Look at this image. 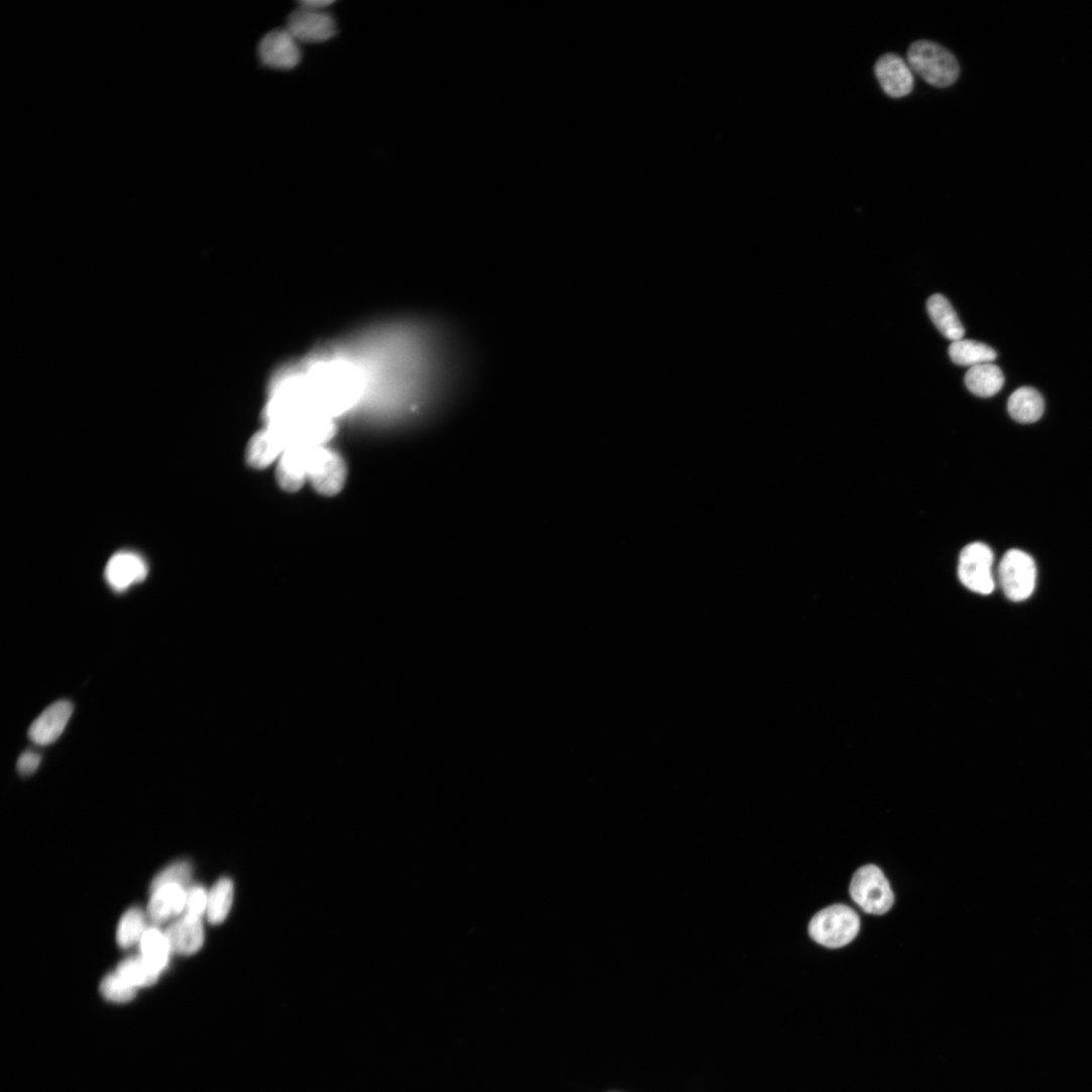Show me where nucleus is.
<instances>
[{
    "label": "nucleus",
    "instance_id": "b1692460",
    "mask_svg": "<svg viewBox=\"0 0 1092 1092\" xmlns=\"http://www.w3.org/2000/svg\"><path fill=\"white\" fill-rule=\"evenodd\" d=\"M192 875L193 867L188 861L173 863L155 876L150 885V892L152 893L167 885L186 887L191 881Z\"/></svg>",
    "mask_w": 1092,
    "mask_h": 1092
},
{
    "label": "nucleus",
    "instance_id": "ddd939ff",
    "mask_svg": "<svg viewBox=\"0 0 1092 1092\" xmlns=\"http://www.w3.org/2000/svg\"><path fill=\"white\" fill-rule=\"evenodd\" d=\"M147 914L152 922L162 923L186 911L188 890L167 885L151 893Z\"/></svg>",
    "mask_w": 1092,
    "mask_h": 1092
},
{
    "label": "nucleus",
    "instance_id": "a211bd4d",
    "mask_svg": "<svg viewBox=\"0 0 1092 1092\" xmlns=\"http://www.w3.org/2000/svg\"><path fill=\"white\" fill-rule=\"evenodd\" d=\"M965 385L974 395L989 398L1002 389L1004 376L997 365L984 363L969 368L965 375Z\"/></svg>",
    "mask_w": 1092,
    "mask_h": 1092
},
{
    "label": "nucleus",
    "instance_id": "393cba45",
    "mask_svg": "<svg viewBox=\"0 0 1092 1092\" xmlns=\"http://www.w3.org/2000/svg\"><path fill=\"white\" fill-rule=\"evenodd\" d=\"M101 992L110 1001L127 1002L135 997L137 990L115 972L104 978L101 983Z\"/></svg>",
    "mask_w": 1092,
    "mask_h": 1092
},
{
    "label": "nucleus",
    "instance_id": "f3484780",
    "mask_svg": "<svg viewBox=\"0 0 1092 1092\" xmlns=\"http://www.w3.org/2000/svg\"><path fill=\"white\" fill-rule=\"evenodd\" d=\"M1044 400L1041 394L1029 387L1017 389L1008 399L1007 410L1010 417L1019 423L1036 422L1044 413Z\"/></svg>",
    "mask_w": 1092,
    "mask_h": 1092
},
{
    "label": "nucleus",
    "instance_id": "20e7f679",
    "mask_svg": "<svg viewBox=\"0 0 1092 1092\" xmlns=\"http://www.w3.org/2000/svg\"><path fill=\"white\" fill-rule=\"evenodd\" d=\"M993 563L994 555L988 545L982 542L968 544L959 557L958 577L961 583L972 592L990 595L995 589Z\"/></svg>",
    "mask_w": 1092,
    "mask_h": 1092
},
{
    "label": "nucleus",
    "instance_id": "aec40b11",
    "mask_svg": "<svg viewBox=\"0 0 1092 1092\" xmlns=\"http://www.w3.org/2000/svg\"><path fill=\"white\" fill-rule=\"evenodd\" d=\"M141 956L156 970L162 972L169 965L172 947L166 933L148 927L140 941Z\"/></svg>",
    "mask_w": 1092,
    "mask_h": 1092
},
{
    "label": "nucleus",
    "instance_id": "f8f14e48",
    "mask_svg": "<svg viewBox=\"0 0 1092 1092\" xmlns=\"http://www.w3.org/2000/svg\"><path fill=\"white\" fill-rule=\"evenodd\" d=\"M166 935L172 951L180 955H194L202 949L205 943V929L202 918L187 914L173 922L166 931Z\"/></svg>",
    "mask_w": 1092,
    "mask_h": 1092
},
{
    "label": "nucleus",
    "instance_id": "9b49d317",
    "mask_svg": "<svg viewBox=\"0 0 1092 1092\" xmlns=\"http://www.w3.org/2000/svg\"><path fill=\"white\" fill-rule=\"evenodd\" d=\"M74 714V705L62 700L45 709L33 723L29 731L31 741L40 746L56 743L66 731Z\"/></svg>",
    "mask_w": 1092,
    "mask_h": 1092
},
{
    "label": "nucleus",
    "instance_id": "4468645a",
    "mask_svg": "<svg viewBox=\"0 0 1092 1092\" xmlns=\"http://www.w3.org/2000/svg\"><path fill=\"white\" fill-rule=\"evenodd\" d=\"M277 479L282 488L287 492H298L308 480L307 472V447H291L281 456Z\"/></svg>",
    "mask_w": 1092,
    "mask_h": 1092
},
{
    "label": "nucleus",
    "instance_id": "2eb2a0df",
    "mask_svg": "<svg viewBox=\"0 0 1092 1092\" xmlns=\"http://www.w3.org/2000/svg\"><path fill=\"white\" fill-rule=\"evenodd\" d=\"M286 447L281 439L268 428L255 434L246 448V461L256 469H263L280 459Z\"/></svg>",
    "mask_w": 1092,
    "mask_h": 1092
},
{
    "label": "nucleus",
    "instance_id": "f03ea898",
    "mask_svg": "<svg viewBox=\"0 0 1092 1092\" xmlns=\"http://www.w3.org/2000/svg\"><path fill=\"white\" fill-rule=\"evenodd\" d=\"M808 930L816 943L828 948H841L857 937L860 917L847 905H832L812 917Z\"/></svg>",
    "mask_w": 1092,
    "mask_h": 1092
},
{
    "label": "nucleus",
    "instance_id": "39448f33",
    "mask_svg": "<svg viewBox=\"0 0 1092 1092\" xmlns=\"http://www.w3.org/2000/svg\"><path fill=\"white\" fill-rule=\"evenodd\" d=\"M998 581L1009 600L1020 603L1028 599L1036 583L1033 559L1019 550L1008 551L998 566Z\"/></svg>",
    "mask_w": 1092,
    "mask_h": 1092
},
{
    "label": "nucleus",
    "instance_id": "f257e3e1",
    "mask_svg": "<svg viewBox=\"0 0 1092 1092\" xmlns=\"http://www.w3.org/2000/svg\"><path fill=\"white\" fill-rule=\"evenodd\" d=\"M907 64L912 72L929 85L945 89L953 86L960 75L955 57L946 48L932 41H917L907 52Z\"/></svg>",
    "mask_w": 1092,
    "mask_h": 1092
},
{
    "label": "nucleus",
    "instance_id": "423d86ee",
    "mask_svg": "<svg viewBox=\"0 0 1092 1092\" xmlns=\"http://www.w3.org/2000/svg\"><path fill=\"white\" fill-rule=\"evenodd\" d=\"M347 478V467L341 455L325 446L308 450V480L319 494L332 497L341 492Z\"/></svg>",
    "mask_w": 1092,
    "mask_h": 1092
},
{
    "label": "nucleus",
    "instance_id": "6e6552de",
    "mask_svg": "<svg viewBox=\"0 0 1092 1092\" xmlns=\"http://www.w3.org/2000/svg\"><path fill=\"white\" fill-rule=\"evenodd\" d=\"M258 56L263 66L277 71L294 70L302 61L300 43L287 29L267 33L259 43Z\"/></svg>",
    "mask_w": 1092,
    "mask_h": 1092
},
{
    "label": "nucleus",
    "instance_id": "cd10ccee",
    "mask_svg": "<svg viewBox=\"0 0 1092 1092\" xmlns=\"http://www.w3.org/2000/svg\"><path fill=\"white\" fill-rule=\"evenodd\" d=\"M333 4L334 2H331V0H304V2L299 3V6L317 11H325Z\"/></svg>",
    "mask_w": 1092,
    "mask_h": 1092
},
{
    "label": "nucleus",
    "instance_id": "0eeeda50",
    "mask_svg": "<svg viewBox=\"0 0 1092 1092\" xmlns=\"http://www.w3.org/2000/svg\"><path fill=\"white\" fill-rule=\"evenodd\" d=\"M299 43L317 44L332 39L336 33V23L325 11L299 7L288 18L286 28Z\"/></svg>",
    "mask_w": 1092,
    "mask_h": 1092
},
{
    "label": "nucleus",
    "instance_id": "6ab92c4d",
    "mask_svg": "<svg viewBox=\"0 0 1092 1092\" xmlns=\"http://www.w3.org/2000/svg\"><path fill=\"white\" fill-rule=\"evenodd\" d=\"M949 355L955 364L969 367L992 363L997 356L992 347L970 339L952 342L949 347Z\"/></svg>",
    "mask_w": 1092,
    "mask_h": 1092
},
{
    "label": "nucleus",
    "instance_id": "9d476101",
    "mask_svg": "<svg viewBox=\"0 0 1092 1092\" xmlns=\"http://www.w3.org/2000/svg\"><path fill=\"white\" fill-rule=\"evenodd\" d=\"M148 575V565L138 554L123 551L115 554L106 567V580L117 592H124L142 583Z\"/></svg>",
    "mask_w": 1092,
    "mask_h": 1092
},
{
    "label": "nucleus",
    "instance_id": "bb28decb",
    "mask_svg": "<svg viewBox=\"0 0 1092 1092\" xmlns=\"http://www.w3.org/2000/svg\"><path fill=\"white\" fill-rule=\"evenodd\" d=\"M41 760L42 757L40 754L34 751H27L20 756L17 769L22 776H31L38 770Z\"/></svg>",
    "mask_w": 1092,
    "mask_h": 1092
},
{
    "label": "nucleus",
    "instance_id": "a878e982",
    "mask_svg": "<svg viewBox=\"0 0 1092 1092\" xmlns=\"http://www.w3.org/2000/svg\"><path fill=\"white\" fill-rule=\"evenodd\" d=\"M209 892L203 886H194L188 890L185 914L202 918L208 909Z\"/></svg>",
    "mask_w": 1092,
    "mask_h": 1092
},
{
    "label": "nucleus",
    "instance_id": "1a4fd4ad",
    "mask_svg": "<svg viewBox=\"0 0 1092 1092\" xmlns=\"http://www.w3.org/2000/svg\"><path fill=\"white\" fill-rule=\"evenodd\" d=\"M875 75L882 90L890 98H904L913 90L912 71L899 56L889 53L880 58L875 66Z\"/></svg>",
    "mask_w": 1092,
    "mask_h": 1092
},
{
    "label": "nucleus",
    "instance_id": "dca6fc26",
    "mask_svg": "<svg viewBox=\"0 0 1092 1092\" xmlns=\"http://www.w3.org/2000/svg\"><path fill=\"white\" fill-rule=\"evenodd\" d=\"M927 312L938 330L955 342L963 339L965 329L951 303L942 295H933L926 303Z\"/></svg>",
    "mask_w": 1092,
    "mask_h": 1092
},
{
    "label": "nucleus",
    "instance_id": "7ed1b4c3",
    "mask_svg": "<svg viewBox=\"0 0 1092 1092\" xmlns=\"http://www.w3.org/2000/svg\"><path fill=\"white\" fill-rule=\"evenodd\" d=\"M850 894L853 900L870 914H884L894 903V894L888 880L881 869L874 865L864 866L854 874Z\"/></svg>",
    "mask_w": 1092,
    "mask_h": 1092
},
{
    "label": "nucleus",
    "instance_id": "4be33fe9",
    "mask_svg": "<svg viewBox=\"0 0 1092 1092\" xmlns=\"http://www.w3.org/2000/svg\"><path fill=\"white\" fill-rule=\"evenodd\" d=\"M234 900V884L229 878L220 879L209 892L207 916L212 924L222 923L230 913Z\"/></svg>",
    "mask_w": 1092,
    "mask_h": 1092
},
{
    "label": "nucleus",
    "instance_id": "5701e85b",
    "mask_svg": "<svg viewBox=\"0 0 1092 1092\" xmlns=\"http://www.w3.org/2000/svg\"><path fill=\"white\" fill-rule=\"evenodd\" d=\"M146 918L143 911L133 907L122 916L117 929V942L123 949H128L140 943L147 931Z\"/></svg>",
    "mask_w": 1092,
    "mask_h": 1092
},
{
    "label": "nucleus",
    "instance_id": "412c9836",
    "mask_svg": "<svg viewBox=\"0 0 1092 1092\" xmlns=\"http://www.w3.org/2000/svg\"><path fill=\"white\" fill-rule=\"evenodd\" d=\"M116 973L135 990L153 985L161 974L142 956L125 959L119 964Z\"/></svg>",
    "mask_w": 1092,
    "mask_h": 1092
}]
</instances>
